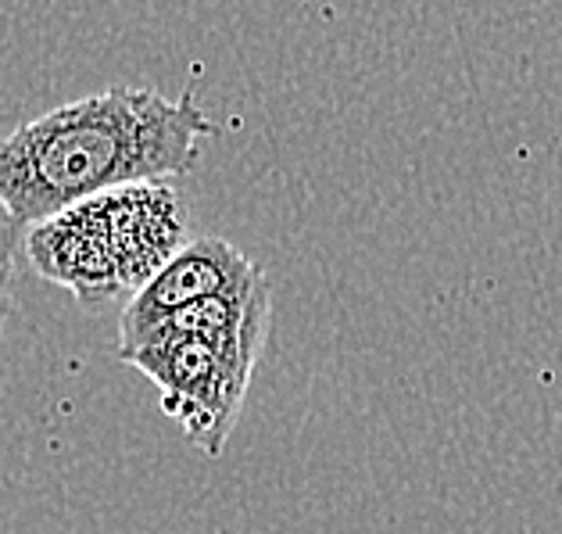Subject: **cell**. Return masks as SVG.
Returning a JSON list of instances; mask_svg holds the SVG:
<instances>
[{
	"label": "cell",
	"instance_id": "cell-1",
	"mask_svg": "<svg viewBox=\"0 0 562 534\" xmlns=\"http://www.w3.org/2000/svg\"><path fill=\"white\" fill-rule=\"evenodd\" d=\"M218 126L194 93L166 98L147 87H112L50 108L0 141V201L22 226L112 194L194 169Z\"/></svg>",
	"mask_w": 562,
	"mask_h": 534
},
{
	"label": "cell",
	"instance_id": "cell-2",
	"mask_svg": "<svg viewBox=\"0 0 562 534\" xmlns=\"http://www.w3.org/2000/svg\"><path fill=\"white\" fill-rule=\"evenodd\" d=\"M269 331H255L233 345L215 341H158L130 352L122 363L136 366L158 388L161 409L180 423L187 442L204 456H218L237 427L244 394L262 359Z\"/></svg>",
	"mask_w": 562,
	"mask_h": 534
},
{
	"label": "cell",
	"instance_id": "cell-3",
	"mask_svg": "<svg viewBox=\"0 0 562 534\" xmlns=\"http://www.w3.org/2000/svg\"><path fill=\"white\" fill-rule=\"evenodd\" d=\"M25 255L40 277L72 291L87 309L112 305L119 294H126L108 237L104 194L30 226Z\"/></svg>",
	"mask_w": 562,
	"mask_h": 534
},
{
	"label": "cell",
	"instance_id": "cell-4",
	"mask_svg": "<svg viewBox=\"0 0 562 534\" xmlns=\"http://www.w3.org/2000/svg\"><path fill=\"white\" fill-rule=\"evenodd\" d=\"M262 266L251 263L237 244H229L223 237H198L187 241V248L161 266L140 291L130 298L126 312L119 323V348L126 352L136 345L150 326H158L161 320H169L172 312H180L187 305H194L201 298H212L229 287H240L255 280Z\"/></svg>",
	"mask_w": 562,
	"mask_h": 534
},
{
	"label": "cell",
	"instance_id": "cell-5",
	"mask_svg": "<svg viewBox=\"0 0 562 534\" xmlns=\"http://www.w3.org/2000/svg\"><path fill=\"white\" fill-rule=\"evenodd\" d=\"M104 219L122 287L133 294L187 248L180 198L166 180L130 183L104 194Z\"/></svg>",
	"mask_w": 562,
	"mask_h": 534
},
{
	"label": "cell",
	"instance_id": "cell-6",
	"mask_svg": "<svg viewBox=\"0 0 562 534\" xmlns=\"http://www.w3.org/2000/svg\"><path fill=\"white\" fill-rule=\"evenodd\" d=\"M19 244H25V226L19 223L4 201H0V263H15Z\"/></svg>",
	"mask_w": 562,
	"mask_h": 534
},
{
	"label": "cell",
	"instance_id": "cell-7",
	"mask_svg": "<svg viewBox=\"0 0 562 534\" xmlns=\"http://www.w3.org/2000/svg\"><path fill=\"white\" fill-rule=\"evenodd\" d=\"M11 291H15V263H0V334L11 312Z\"/></svg>",
	"mask_w": 562,
	"mask_h": 534
}]
</instances>
